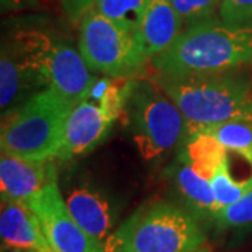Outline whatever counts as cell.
I'll use <instances>...</instances> for the list:
<instances>
[{
  "mask_svg": "<svg viewBox=\"0 0 252 252\" xmlns=\"http://www.w3.org/2000/svg\"><path fill=\"white\" fill-rule=\"evenodd\" d=\"M152 62L158 77L167 79L234 72L252 64V27L228 26L219 17L199 23Z\"/></svg>",
  "mask_w": 252,
  "mask_h": 252,
  "instance_id": "obj_1",
  "label": "cell"
},
{
  "mask_svg": "<svg viewBox=\"0 0 252 252\" xmlns=\"http://www.w3.org/2000/svg\"><path fill=\"white\" fill-rule=\"evenodd\" d=\"M156 83L177 104L188 124L187 137L206 126L244 121L252 124V77L228 72ZM185 137V139H187Z\"/></svg>",
  "mask_w": 252,
  "mask_h": 252,
  "instance_id": "obj_2",
  "label": "cell"
},
{
  "mask_svg": "<svg viewBox=\"0 0 252 252\" xmlns=\"http://www.w3.org/2000/svg\"><path fill=\"white\" fill-rule=\"evenodd\" d=\"M74 105L54 89L35 93L20 107L3 115L1 153L32 161L55 158Z\"/></svg>",
  "mask_w": 252,
  "mask_h": 252,
  "instance_id": "obj_3",
  "label": "cell"
},
{
  "mask_svg": "<svg viewBox=\"0 0 252 252\" xmlns=\"http://www.w3.org/2000/svg\"><path fill=\"white\" fill-rule=\"evenodd\" d=\"M104 245L105 252H195L206 235L187 210L157 202L137 209Z\"/></svg>",
  "mask_w": 252,
  "mask_h": 252,
  "instance_id": "obj_4",
  "label": "cell"
},
{
  "mask_svg": "<svg viewBox=\"0 0 252 252\" xmlns=\"http://www.w3.org/2000/svg\"><path fill=\"white\" fill-rule=\"evenodd\" d=\"M11 49L42 86L54 89L73 104L86 98L95 81L80 51L41 30H18L13 38Z\"/></svg>",
  "mask_w": 252,
  "mask_h": 252,
  "instance_id": "obj_5",
  "label": "cell"
},
{
  "mask_svg": "<svg viewBox=\"0 0 252 252\" xmlns=\"http://www.w3.org/2000/svg\"><path fill=\"white\" fill-rule=\"evenodd\" d=\"M124 114L137 150L146 160L168 152L188 133L184 114L157 83L135 81Z\"/></svg>",
  "mask_w": 252,
  "mask_h": 252,
  "instance_id": "obj_6",
  "label": "cell"
},
{
  "mask_svg": "<svg viewBox=\"0 0 252 252\" xmlns=\"http://www.w3.org/2000/svg\"><path fill=\"white\" fill-rule=\"evenodd\" d=\"M79 51L91 72L112 79H133L149 61L135 35L94 7L79 23Z\"/></svg>",
  "mask_w": 252,
  "mask_h": 252,
  "instance_id": "obj_7",
  "label": "cell"
},
{
  "mask_svg": "<svg viewBox=\"0 0 252 252\" xmlns=\"http://www.w3.org/2000/svg\"><path fill=\"white\" fill-rule=\"evenodd\" d=\"M54 252H105V245L89 235L73 219L54 178L28 200Z\"/></svg>",
  "mask_w": 252,
  "mask_h": 252,
  "instance_id": "obj_8",
  "label": "cell"
},
{
  "mask_svg": "<svg viewBox=\"0 0 252 252\" xmlns=\"http://www.w3.org/2000/svg\"><path fill=\"white\" fill-rule=\"evenodd\" d=\"M114 121L101 102L89 97L83 98L67 118L62 146L55 158L66 161L89 153L104 139Z\"/></svg>",
  "mask_w": 252,
  "mask_h": 252,
  "instance_id": "obj_9",
  "label": "cell"
},
{
  "mask_svg": "<svg viewBox=\"0 0 252 252\" xmlns=\"http://www.w3.org/2000/svg\"><path fill=\"white\" fill-rule=\"evenodd\" d=\"M54 178H56V167L52 160L32 161L1 153V199L16 200L27 205L28 200Z\"/></svg>",
  "mask_w": 252,
  "mask_h": 252,
  "instance_id": "obj_10",
  "label": "cell"
},
{
  "mask_svg": "<svg viewBox=\"0 0 252 252\" xmlns=\"http://www.w3.org/2000/svg\"><path fill=\"white\" fill-rule=\"evenodd\" d=\"M0 235L3 245L16 251L54 252L38 216L21 202L1 199Z\"/></svg>",
  "mask_w": 252,
  "mask_h": 252,
  "instance_id": "obj_11",
  "label": "cell"
},
{
  "mask_svg": "<svg viewBox=\"0 0 252 252\" xmlns=\"http://www.w3.org/2000/svg\"><path fill=\"white\" fill-rule=\"evenodd\" d=\"M184 23L170 0H150L136 34L149 61L165 52L184 31Z\"/></svg>",
  "mask_w": 252,
  "mask_h": 252,
  "instance_id": "obj_12",
  "label": "cell"
},
{
  "mask_svg": "<svg viewBox=\"0 0 252 252\" xmlns=\"http://www.w3.org/2000/svg\"><path fill=\"white\" fill-rule=\"evenodd\" d=\"M64 200L76 223L93 238L105 244L114 224L107 198L98 190L81 187L70 190Z\"/></svg>",
  "mask_w": 252,
  "mask_h": 252,
  "instance_id": "obj_13",
  "label": "cell"
},
{
  "mask_svg": "<svg viewBox=\"0 0 252 252\" xmlns=\"http://www.w3.org/2000/svg\"><path fill=\"white\" fill-rule=\"evenodd\" d=\"M177 187L195 215L215 219L217 202L210 181L200 175L187 160H182L175 172Z\"/></svg>",
  "mask_w": 252,
  "mask_h": 252,
  "instance_id": "obj_14",
  "label": "cell"
},
{
  "mask_svg": "<svg viewBox=\"0 0 252 252\" xmlns=\"http://www.w3.org/2000/svg\"><path fill=\"white\" fill-rule=\"evenodd\" d=\"M28 84L42 86L31 69L23 62L11 46L1 51L0 59V107L9 109L27 89Z\"/></svg>",
  "mask_w": 252,
  "mask_h": 252,
  "instance_id": "obj_15",
  "label": "cell"
},
{
  "mask_svg": "<svg viewBox=\"0 0 252 252\" xmlns=\"http://www.w3.org/2000/svg\"><path fill=\"white\" fill-rule=\"evenodd\" d=\"M150 0H94V9L129 34H137Z\"/></svg>",
  "mask_w": 252,
  "mask_h": 252,
  "instance_id": "obj_16",
  "label": "cell"
},
{
  "mask_svg": "<svg viewBox=\"0 0 252 252\" xmlns=\"http://www.w3.org/2000/svg\"><path fill=\"white\" fill-rule=\"evenodd\" d=\"M198 132H205L207 135L213 136L225 149L245 154L252 158V124L250 122L231 121V122L206 126Z\"/></svg>",
  "mask_w": 252,
  "mask_h": 252,
  "instance_id": "obj_17",
  "label": "cell"
},
{
  "mask_svg": "<svg viewBox=\"0 0 252 252\" xmlns=\"http://www.w3.org/2000/svg\"><path fill=\"white\" fill-rule=\"evenodd\" d=\"M174 9L182 18L184 27L217 18L221 0H170Z\"/></svg>",
  "mask_w": 252,
  "mask_h": 252,
  "instance_id": "obj_18",
  "label": "cell"
},
{
  "mask_svg": "<svg viewBox=\"0 0 252 252\" xmlns=\"http://www.w3.org/2000/svg\"><path fill=\"white\" fill-rule=\"evenodd\" d=\"M213 220L220 228H234L252 224V188L237 202L220 209Z\"/></svg>",
  "mask_w": 252,
  "mask_h": 252,
  "instance_id": "obj_19",
  "label": "cell"
},
{
  "mask_svg": "<svg viewBox=\"0 0 252 252\" xmlns=\"http://www.w3.org/2000/svg\"><path fill=\"white\" fill-rule=\"evenodd\" d=\"M219 18L234 27H252V0H221Z\"/></svg>",
  "mask_w": 252,
  "mask_h": 252,
  "instance_id": "obj_20",
  "label": "cell"
},
{
  "mask_svg": "<svg viewBox=\"0 0 252 252\" xmlns=\"http://www.w3.org/2000/svg\"><path fill=\"white\" fill-rule=\"evenodd\" d=\"M66 16L72 20L73 23H80L83 16L94 7V0H56Z\"/></svg>",
  "mask_w": 252,
  "mask_h": 252,
  "instance_id": "obj_21",
  "label": "cell"
},
{
  "mask_svg": "<svg viewBox=\"0 0 252 252\" xmlns=\"http://www.w3.org/2000/svg\"><path fill=\"white\" fill-rule=\"evenodd\" d=\"M39 0H1V4L4 9H27L34 4H38Z\"/></svg>",
  "mask_w": 252,
  "mask_h": 252,
  "instance_id": "obj_22",
  "label": "cell"
},
{
  "mask_svg": "<svg viewBox=\"0 0 252 252\" xmlns=\"http://www.w3.org/2000/svg\"><path fill=\"white\" fill-rule=\"evenodd\" d=\"M195 252H212V248H210L209 245H205V247H202L200 250H198V251Z\"/></svg>",
  "mask_w": 252,
  "mask_h": 252,
  "instance_id": "obj_23",
  "label": "cell"
},
{
  "mask_svg": "<svg viewBox=\"0 0 252 252\" xmlns=\"http://www.w3.org/2000/svg\"><path fill=\"white\" fill-rule=\"evenodd\" d=\"M16 252H30V251H16Z\"/></svg>",
  "mask_w": 252,
  "mask_h": 252,
  "instance_id": "obj_24",
  "label": "cell"
}]
</instances>
